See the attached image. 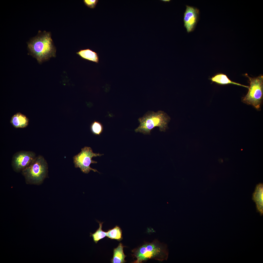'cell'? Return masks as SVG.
Masks as SVG:
<instances>
[{
  "mask_svg": "<svg viewBox=\"0 0 263 263\" xmlns=\"http://www.w3.org/2000/svg\"><path fill=\"white\" fill-rule=\"evenodd\" d=\"M27 44L29 54L39 64L56 56V48L50 32L39 30Z\"/></svg>",
  "mask_w": 263,
  "mask_h": 263,
  "instance_id": "cell-1",
  "label": "cell"
},
{
  "mask_svg": "<svg viewBox=\"0 0 263 263\" xmlns=\"http://www.w3.org/2000/svg\"><path fill=\"white\" fill-rule=\"evenodd\" d=\"M132 252L136 259L133 263H142L150 259L162 261L167 260L169 254L166 245L156 240L145 243Z\"/></svg>",
  "mask_w": 263,
  "mask_h": 263,
  "instance_id": "cell-2",
  "label": "cell"
},
{
  "mask_svg": "<svg viewBox=\"0 0 263 263\" xmlns=\"http://www.w3.org/2000/svg\"><path fill=\"white\" fill-rule=\"evenodd\" d=\"M170 118L163 111H159L156 112L148 111L138 120L139 126L134 131L145 135L150 134V131L155 127H159L160 132H165L168 128V125Z\"/></svg>",
  "mask_w": 263,
  "mask_h": 263,
  "instance_id": "cell-3",
  "label": "cell"
},
{
  "mask_svg": "<svg viewBox=\"0 0 263 263\" xmlns=\"http://www.w3.org/2000/svg\"><path fill=\"white\" fill-rule=\"evenodd\" d=\"M47 169L46 160L42 156L39 155L22 171V173L27 183L38 185L41 183L46 177Z\"/></svg>",
  "mask_w": 263,
  "mask_h": 263,
  "instance_id": "cell-4",
  "label": "cell"
},
{
  "mask_svg": "<svg viewBox=\"0 0 263 263\" xmlns=\"http://www.w3.org/2000/svg\"><path fill=\"white\" fill-rule=\"evenodd\" d=\"M245 75L249 79L250 86L247 93L243 98L242 101L258 110L260 108L263 99V76L261 75L252 78L249 76L247 74Z\"/></svg>",
  "mask_w": 263,
  "mask_h": 263,
  "instance_id": "cell-5",
  "label": "cell"
},
{
  "mask_svg": "<svg viewBox=\"0 0 263 263\" xmlns=\"http://www.w3.org/2000/svg\"><path fill=\"white\" fill-rule=\"evenodd\" d=\"M103 155L99 153H94L92 148L85 147L81 149V151L73 157V162L76 168H80L81 171L85 173H88L90 170L100 173L96 169L90 167L91 163H96L97 162L93 160V157L101 156Z\"/></svg>",
  "mask_w": 263,
  "mask_h": 263,
  "instance_id": "cell-6",
  "label": "cell"
},
{
  "mask_svg": "<svg viewBox=\"0 0 263 263\" xmlns=\"http://www.w3.org/2000/svg\"><path fill=\"white\" fill-rule=\"evenodd\" d=\"M36 156L35 152L31 151H21L13 155L11 165L15 171H22L29 165Z\"/></svg>",
  "mask_w": 263,
  "mask_h": 263,
  "instance_id": "cell-7",
  "label": "cell"
},
{
  "mask_svg": "<svg viewBox=\"0 0 263 263\" xmlns=\"http://www.w3.org/2000/svg\"><path fill=\"white\" fill-rule=\"evenodd\" d=\"M199 10L196 8L186 5L184 13L183 21L184 26L187 32L189 33L195 29L199 19Z\"/></svg>",
  "mask_w": 263,
  "mask_h": 263,
  "instance_id": "cell-8",
  "label": "cell"
},
{
  "mask_svg": "<svg viewBox=\"0 0 263 263\" xmlns=\"http://www.w3.org/2000/svg\"><path fill=\"white\" fill-rule=\"evenodd\" d=\"M263 188L262 183L258 184L253 195V199L255 203L257 211L261 215L263 214Z\"/></svg>",
  "mask_w": 263,
  "mask_h": 263,
  "instance_id": "cell-9",
  "label": "cell"
},
{
  "mask_svg": "<svg viewBox=\"0 0 263 263\" xmlns=\"http://www.w3.org/2000/svg\"><path fill=\"white\" fill-rule=\"evenodd\" d=\"M212 82L220 85L233 84L241 86L248 89L249 86L243 85L230 80L227 76L222 73H218L209 78Z\"/></svg>",
  "mask_w": 263,
  "mask_h": 263,
  "instance_id": "cell-10",
  "label": "cell"
},
{
  "mask_svg": "<svg viewBox=\"0 0 263 263\" xmlns=\"http://www.w3.org/2000/svg\"><path fill=\"white\" fill-rule=\"evenodd\" d=\"M10 122L15 128H24L28 126V120L25 115L19 112L12 117Z\"/></svg>",
  "mask_w": 263,
  "mask_h": 263,
  "instance_id": "cell-11",
  "label": "cell"
},
{
  "mask_svg": "<svg viewBox=\"0 0 263 263\" xmlns=\"http://www.w3.org/2000/svg\"><path fill=\"white\" fill-rule=\"evenodd\" d=\"M76 53L84 59L99 63V59L98 54L89 49L81 50Z\"/></svg>",
  "mask_w": 263,
  "mask_h": 263,
  "instance_id": "cell-12",
  "label": "cell"
},
{
  "mask_svg": "<svg viewBox=\"0 0 263 263\" xmlns=\"http://www.w3.org/2000/svg\"><path fill=\"white\" fill-rule=\"evenodd\" d=\"M124 247L122 243H120L117 247L114 249L113 256L111 260L112 263H123L126 261L125 258L126 257L123 252Z\"/></svg>",
  "mask_w": 263,
  "mask_h": 263,
  "instance_id": "cell-13",
  "label": "cell"
},
{
  "mask_svg": "<svg viewBox=\"0 0 263 263\" xmlns=\"http://www.w3.org/2000/svg\"><path fill=\"white\" fill-rule=\"evenodd\" d=\"M106 236L111 239L120 241L122 239V231L119 226H116L107 232Z\"/></svg>",
  "mask_w": 263,
  "mask_h": 263,
  "instance_id": "cell-14",
  "label": "cell"
},
{
  "mask_svg": "<svg viewBox=\"0 0 263 263\" xmlns=\"http://www.w3.org/2000/svg\"><path fill=\"white\" fill-rule=\"evenodd\" d=\"M98 222L99 224V228L94 233H90V236L93 237V241L95 243H97L99 241L106 236L107 235V232H104L102 229L103 223L99 221Z\"/></svg>",
  "mask_w": 263,
  "mask_h": 263,
  "instance_id": "cell-15",
  "label": "cell"
},
{
  "mask_svg": "<svg viewBox=\"0 0 263 263\" xmlns=\"http://www.w3.org/2000/svg\"><path fill=\"white\" fill-rule=\"evenodd\" d=\"M90 129L91 132L96 135H100L103 131V126L100 122L94 120L91 124Z\"/></svg>",
  "mask_w": 263,
  "mask_h": 263,
  "instance_id": "cell-16",
  "label": "cell"
},
{
  "mask_svg": "<svg viewBox=\"0 0 263 263\" xmlns=\"http://www.w3.org/2000/svg\"><path fill=\"white\" fill-rule=\"evenodd\" d=\"M98 0H84V2L85 5L90 8H94L98 2Z\"/></svg>",
  "mask_w": 263,
  "mask_h": 263,
  "instance_id": "cell-17",
  "label": "cell"
},
{
  "mask_svg": "<svg viewBox=\"0 0 263 263\" xmlns=\"http://www.w3.org/2000/svg\"><path fill=\"white\" fill-rule=\"evenodd\" d=\"M160 1L164 2H169L171 0H161Z\"/></svg>",
  "mask_w": 263,
  "mask_h": 263,
  "instance_id": "cell-18",
  "label": "cell"
}]
</instances>
